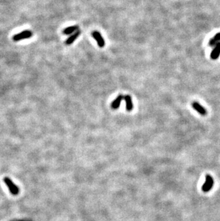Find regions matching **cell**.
<instances>
[{
	"label": "cell",
	"instance_id": "4",
	"mask_svg": "<svg viewBox=\"0 0 220 221\" xmlns=\"http://www.w3.org/2000/svg\"><path fill=\"white\" fill-rule=\"evenodd\" d=\"M91 36H92L93 38L95 39L96 42H97V45L99 47L102 48V47H104L105 46V41H104L100 32H99L98 31H93L91 32Z\"/></svg>",
	"mask_w": 220,
	"mask_h": 221
},
{
	"label": "cell",
	"instance_id": "3",
	"mask_svg": "<svg viewBox=\"0 0 220 221\" xmlns=\"http://www.w3.org/2000/svg\"><path fill=\"white\" fill-rule=\"evenodd\" d=\"M214 185V180L210 175H207L206 176V180L205 183H204V185L202 187V190L203 192H207L211 190V189L212 188Z\"/></svg>",
	"mask_w": 220,
	"mask_h": 221
},
{
	"label": "cell",
	"instance_id": "2",
	"mask_svg": "<svg viewBox=\"0 0 220 221\" xmlns=\"http://www.w3.org/2000/svg\"><path fill=\"white\" fill-rule=\"evenodd\" d=\"M4 181L5 183V184L7 185V186L9 188V191H10L11 193L14 195H17V194L19 193V188L17 185L11 180L10 178H9L8 177H6V178H4Z\"/></svg>",
	"mask_w": 220,
	"mask_h": 221
},
{
	"label": "cell",
	"instance_id": "7",
	"mask_svg": "<svg viewBox=\"0 0 220 221\" xmlns=\"http://www.w3.org/2000/svg\"><path fill=\"white\" fill-rule=\"evenodd\" d=\"M124 98V96L123 95V94H119V95H118L116 99H115L112 101V104H111V107H112L113 110H117L120 106V104H121L122 101L123 100Z\"/></svg>",
	"mask_w": 220,
	"mask_h": 221
},
{
	"label": "cell",
	"instance_id": "9",
	"mask_svg": "<svg viewBox=\"0 0 220 221\" xmlns=\"http://www.w3.org/2000/svg\"><path fill=\"white\" fill-rule=\"evenodd\" d=\"M80 34H81V31L78 30L77 31H76L75 33H74V34H71V35L69 36V37H68V38L66 39V40L65 41V45H72L74 41L78 38L79 36L80 35Z\"/></svg>",
	"mask_w": 220,
	"mask_h": 221
},
{
	"label": "cell",
	"instance_id": "11",
	"mask_svg": "<svg viewBox=\"0 0 220 221\" xmlns=\"http://www.w3.org/2000/svg\"><path fill=\"white\" fill-rule=\"evenodd\" d=\"M220 42V32L217 33L209 41V46L210 47H214L217 44Z\"/></svg>",
	"mask_w": 220,
	"mask_h": 221
},
{
	"label": "cell",
	"instance_id": "5",
	"mask_svg": "<svg viewBox=\"0 0 220 221\" xmlns=\"http://www.w3.org/2000/svg\"><path fill=\"white\" fill-rule=\"evenodd\" d=\"M191 106H192L194 110H196V111H197V113H199L201 115L205 116V115H207V110H206V109L203 106H202L199 102H193L192 104H191Z\"/></svg>",
	"mask_w": 220,
	"mask_h": 221
},
{
	"label": "cell",
	"instance_id": "10",
	"mask_svg": "<svg viewBox=\"0 0 220 221\" xmlns=\"http://www.w3.org/2000/svg\"><path fill=\"white\" fill-rule=\"evenodd\" d=\"M124 100L125 102H126V109L127 111L130 112L132 111L133 110V102H132V97L129 94H126V95L124 96Z\"/></svg>",
	"mask_w": 220,
	"mask_h": 221
},
{
	"label": "cell",
	"instance_id": "6",
	"mask_svg": "<svg viewBox=\"0 0 220 221\" xmlns=\"http://www.w3.org/2000/svg\"><path fill=\"white\" fill-rule=\"evenodd\" d=\"M220 55V42L217 44L214 47L212 51L211 55H210V57L213 60H216L219 57Z\"/></svg>",
	"mask_w": 220,
	"mask_h": 221
},
{
	"label": "cell",
	"instance_id": "1",
	"mask_svg": "<svg viewBox=\"0 0 220 221\" xmlns=\"http://www.w3.org/2000/svg\"><path fill=\"white\" fill-rule=\"evenodd\" d=\"M32 31L29 30H24L21 31V32L16 34L15 35L13 36L12 39H13V40L15 41V42H18V41L23 40V39H29L30 37H32Z\"/></svg>",
	"mask_w": 220,
	"mask_h": 221
},
{
	"label": "cell",
	"instance_id": "8",
	"mask_svg": "<svg viewBox=\"0 0 220 221\" xmlns=\"http://www.w3.org/2000/svg\"><path fill=\"white\" fill-rule=\"evenodd\" d=\"M79 28H80V27H79L78 25H74V26L68 27L65 28V29L62 31V33L64 34H66V35H69V34L71 35V34L75 33L76 31L80 30Z\"/></svg>",
	"mask_w": 220,
	"mask_h": 221
}]
</instances>
